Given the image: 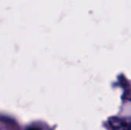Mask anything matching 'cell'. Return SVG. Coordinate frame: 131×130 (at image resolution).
I'll return each instance as SVG.
<instances>
[{"label": "cell", "mask_w": 131, "mask_h": 130, "mask_svg": "<svg viewBox=\"0 0 131 130\" xmlns=\"http://www.w3.org/2000/svg\"><path fill=\"white\" fill-rule=\"evenodd\" d=\"M112 128L114 130H131V120L116 119L111 122Z\"/></svg>", "instance_id": "obj_1"}, {"label": "cell", "mask_w": 131, "mask_h": 130, "mask_svg": "<svg viewBox=\"0 0 131 130\" xmlns=\"http://www.w3.org/2000/svg\"><path fill=\"white\" fill-rule=\"evenodd\" d=\"M27 130H41L39 128H37V127H31V128H28Z\"/></svg>", "instance_id": "obj_2"}]
</instances>
